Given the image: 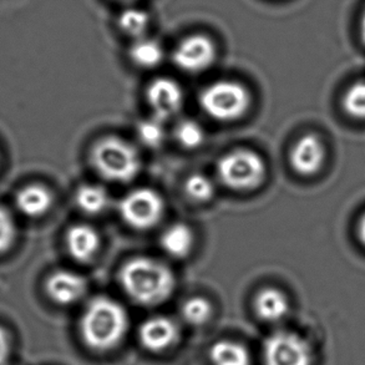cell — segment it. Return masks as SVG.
Listing matches in <instances>:
<instances>
[{"instance_id": "6da1fadb", "label": "cell", "mask_w": 365, "mask_h": 365, "mask_svg": "<svg viewBox=\"0 0 365 365\" xmlns=\"http://www.w3.org/2000/svg\"><path fill=\"white\" fill-rule=\"evenodd\" d=\"M128 326V312L119 302L109 297H96L81 314L80 336L91 351L106 353L123 343Z\"/></svg>"}, {"instance_id": "7a4b0ae2", "label": "cell", "mask_w": 365, "mask_h": 365, "mask_svg": "<svg viewBox=\"0 0 365 365\" xmlns=\"http://www.w3.org/2000/svg\"><path fill=\"white\" fill-rule=\"evenodd\" d=\"M120 284L135 303L153 307L163 304L173 296L176 279L166 264L138 257L126 262L120 269Z\"/></svg>"}, {"instance_id": "3957f363", "label": "cell", "mask_w": 365, "mask_h": 365, "mask_svg": "<svg viewBox=\"0 0 365 365\" xmlns=\"http://www.w3.org/2000/svg\"><path fill=\"white\" fill-rule=\"evenodd\" d=\"M91 161L100 176L111 182H130L141 170L136 148L119 138H105L95 143Z\"/></svg>"}, {"instance_id": "277c9868", "label": "cell", "mask_w": 365, "mask_h": 365, "mask_svg": "<svg viewBox=\"0 0 365 365\" xmlns=\"http://www.w3.org/2000/svg\"><path fill=\"white\" fill-rule=\"evenodd\" d=\"M251 95L240 83L220 80L208 85L200 96L203 111L220 123H233L242 119L251 106Z\"/></svg>"}, {"instance_id": "5b68a950", "label": "cell", "mask_w": 365, "mask_h": 365, "mask_svg": "<svg viewBox=\"0 0 365 365\" xmlns=\"http://www.w3.org/2000/svg\"><path fill=\"white\" fill-rule=\"evenodd\" d=\"M217 175L226 187L251 191L266 178V163L252 150H235L218 160Z\"/></svg>"}, {"instance_id": "8992f818", "label": "cell", "mask_w": 365, "mask_h": 365, "mask_svg": "<svg viewBox=\"0 0 365 365\" xmlns=\"http://www.w3.org/2000/svg\"><path fill=\"white\" fill-rule=\"evenodd\" d=\"M262 358L264 365H314L311 343L289 329H278L267 336Z\"/></svg>"}, {"instance_id": "52a82bcc", "label": "cell", "mask_w": 365, "mask_h": 365, "mask_svg": "<svg viewBox=\"0 0 365 365\" xmlns=\"http://www.w3.org/2000/svg\"><path fill=\"white\" fill-rule=\"evenodd\" d=\"M119 211L128 226L138 231H146L161 221L165 202L155 190L136 188L120 201Z\"/></svg>"}, {"instance_id": "ba28073f", "label": "cell", "mask_w": 365, "mask_h": 365, "mask_svg": "<svg viewBox=\"0 0 365 365\" xmlns=\"http://www.w3.org/2000/svg\"><path fill=\"white\" fill-rule=\"evenodd\" d=\"M216 59V46L205 35L195 34L183 39L173 51V63L188 74L207 70Z\"/></svg>"}, {"instance_id": "9c48e42d", "label": "cell", "mask_w": 365, "mask_h": 365, "mask_svg": "<svg viewBox=\"0 0 365 365\" xmlns=\"http://www.w3.org/2000/svg\"><path fill=\"white\" fill-rule=\"evenodd\" d=\"M138 336V341L146 351L163 353L178 343L180 329L171 318L151 317L140 326Z\"/></svg>"}, {"instance_id": "30bf717a", "label": "cell", "mask_w": 365, "mask_h": 365, "mask_svg": "<svg viewBox=\"0 0 365 365\" xmlns=\"http://www.w3.org/2000/svg\"><path fill=\"white\" fill-rule=\"evenodd\" d=\"M146 96L153 116L163 121L175 116L182 108V89L175 80L168 78L153 80L148 86Z\"/></svg>"}, {"instance_id": "8fae6325", "label": "cell", "mask_w": 365, "mask_h": 365, "mask_svg": "<svg viewBox=\"0 0 365 365\" xmlns=\"http://www.w3.org/2000/svg\"><path fill=\"white\" fill-rule=\"evenodd\" d=\"M45 292L58 306H73L84 298L88 283L84 277L69 269H60L50 274L45 282Z\"/></svg>"}, {"instance_id": "7c38bea8", "label": "cell", "mask_w": 365, "mask_h": 365, "mask_svg": "<svg viewBox=\"0 0 365 365\" xmlns=\"http://www.w3.org/2000/svg\"><path fill=\"white\" fill-rule=\"evenodd\" d=\"M326 155L321 138L314 133H306L292 148L291 166L302 176H313L323 168Z\"/></svg>"}, {"instance_id": "4fadbf2b", "label": "cell", "mask_w": 365, "mask_h": 365, "mask_svg": "<svg viewBox=\"0 0 365 365\" xmlns=\"http://www.w3.org/2000/svg\"><path fill=\"white\" fill-rule=\"evenodd\" d=\"M70 256L81 263L94 259L101 246L99 233L89 225H75L66 233Z\"/></svg>"}, {"instance_id": "5bb4252c", "label": "cell", "mask_w": 365, "mask_h": 365, "mask_svg": "<svg viewBox=\"0 0 365 365\" xmlns=\"http://www.w3.org/2000/svg\"><path fill=\"white\" fill-rule=\"evenodd\" d=\"M253 307L261 321L272 324L284 321L291 311L288 297L277 288H264L258 292Z\"/></svg>"}, {"instance_id": "9a60e30c", "label": "cell", "mask_w": 365, "mask_h": 365, "mask_svg": "<svg viewBox=\"0 0 365 365\" xmlns=\"http://www.w3.org/2000/svg\"><path fill=\"white\" fill-rule=\"evenodd\" d=\"M53 203L54 198L51 192L38 183L25 186L15 196V206L25 217H43L49 212Z\"/></svg>"}, {"instance_id": "2e32d148", "label": "cell", "mask_w": 365, "mask_h": 365, "mask_svg": "<svg viewBox=\"0 0 365 365\" xmlns=\"http://www.w3.org/2000/svg\"><path fill=\"white\" fill-rule=\"evenodd\" d=\"M160 243L166 255L173 258L182 259L192 252L195 246V236H193L192 230L188 226L183 223H176L170 226L163 233Z\"/></svg>"}, {"instance_id": "e0dca14e", "label": "cell", "mask_w": 365, "mask_h": 365, "mask_svg": "<svg viewBox=\"0 0 365 365\" xmlns=\"http://www.w3.org/2000/svg\"><path fill=\"white\" fill-rule=\"evenodd\" d=\"M208 356L212 365H252L251 353L246 346L230 339L213 343Z\"/></svg>"}, {"instance_id": "ac0fdd59", "label": "cell", "mask_w": 365, "mask_h": 365, "mask_svg": "<svg viewBox=\"0 0 365 365\" xmlns=\"http://www.w3.org/2000/svg\"><path fill=\"white\" fill-rule=\"evenodd\" d=\"M165 51L158 40L140 38L130 48V58L135 65L143 69H153L163 63Z\"/></svg>"}, {"instance_id": "d6986e66", "label": "cell", "mask_w": 365, "mask_h": 365, "mask_svg": "<svg viewBox=\"0 0 365 365\" xmlns=\"http://www.w3.org/2000/svg\"><path fill=\"white\" fill-rule=\"evenodd\" d=\"M75 202L80 211L95 216L109 207L110 196L108 191L99 185H84L76 191Z\"/></svg>"}, {"instance_id": "ffe728a7", "label": "cell", "mask_w": 365, "mask_h": 365, "mask_svg": "<svg viewBox=\"0 0 365 365\" xmlns=\"http://www.w3.org/2000/svg\"><path fill=\"white\" fill-rule=\"evenodd\" d=\"M118 24L120 29L123 30V33L135 40L140 39L146 36V31L150 25V15L145 10L128 8L120 14Z\"/></svg>"}, {"instance_id": "44dd1931", "label": "cell", "mask_w": 365, "mask_h": 365, "mask_svg": "<svg viewBox=\"0 0 365 365\" xmlns=\"http://www.w3.org/2000/svg\"><path fill=\"white\" fill-rule=\"evenodd\" d=\"M181 314L190 326H203L212 317V306L202 297H192L183 303Z\"/></svg>"}, {"instance_id": "7402d4cb", "label": "cell", "mask_w": 365, "mask_h": 365, "mask_svg": "<svg viewBox=\"0 0 365 365\" xmlns=\"http://www.w3.org/2000/svg\"><path fill=\"white\" fill-rule=\"evenodd\" d=\"M163 123L165 121L155 116L140 121L136 130L140 143L151 148H158L160 145H163L166 138V130Z\"/></svg>"}, {"instance_id": "603a6c76", "label": "cell", "mask_w": 365, "mask_h": 365, "mask_svg": "<svg viewBox=\"0 0 365 365\" xmlns=\"http://www.w3.org/2000/svg\"><path fill=\"white\" fill-rule=\"evenodd\" d=\"M185 192L193 202H207L215 196L216 187L211 178L201 173H195L185 183Z\"/></svg>"}, {"instance_id": "cb8c5ba5", "label": "cell", "mask_w": 365, "mask_h": 365, "mask_svg": "<svg viewBox=\"0 0 365 365\" xmlns=\"http://www.w3.org/2000/svg\"><path fill=\"white\" fill-rule=\"evenodd\" d=\"M175 136L182 148L195 150L200 148L205 141V130L195 120H182L175 130Z\"/></svg>"}, {"instance_id": "d4e9b609", "label": "cell", "mask_w": 365, "mask_h": 365, "mask_svg": "<svg viewBox=\"0 0 365 365\" xmlns=\"http://www.w3.org/2000/svg\"><path fill=\"white\" fill-rule=\"evenodd\" d=\"M343 108L351 118L365 120V81H359L348 88L343 96Z\"/></svg>"}, {"instance_id": "484cf974", "label": "cell", "mask_w": 365, "mask_h": 365, "mask_svg": "<svg viewBox=\"0 0 365 365\" xmlns=\"http://www.w3.org/2000/svg\"><path fill=\"white\" fill-rule=\"evenodd\" d=\"M16 236L18 228L13 213L4 206H0V255L11 250Z\"/></svg>"}, {"instance_id": "4316f807", "label": "cell", "mask_w": 365, "mask_h": 365, "mask_svg": "<svg viewBox=\"0 0 365 365\" xmlns=\"http://www.w3.org/2000/svg\"><path fill=\"white\" fill-rule=\"evenodd\" d=\"M13 353L11 334L5 327L0 324V365H9Z\"/></svg>"}, {"instance_id": "83f0119b", "label": "cell", "mask_w": 365, "mask_h": 365, "mask_svg": "<svg viewBox=\"0 0 365 365\" xmlns=\"http://www.w3.org/2000/svg\"><path fill=\"white\" fill-rule=\"evenodd\" d=\"M358 236L361 242L365 246V213L361 216V221L358 223Z\"/></svg>"}, {"instance_id": "f1b7e54d", "label": "cell", "mask_w": 365, "mask_h": 365, "mask_svg": "<svg viewBox=\"0 0 365 365\" xmlns=\"http://www.w3.org/2000/svg\"><path fill=\"white\" fill-rule=\"evenodd\" d=\"M361 40H363V43H364V44H365V10H364V13H363V15H361Z\"/></svg>"}, {"instance_id": "f546056e", "label": "cell", "mask_w": 365, "mask_h": 365, "mask_svg": "<svg viewBox=\"0 0 365 365\" xmlns=\"http://www.w3.org/2000/svg\"><path fill=\"white\" fill-rule=\"evenodd\" d=\"M125 1H131V0H125Z\"/></svg>"}]
</instances>
